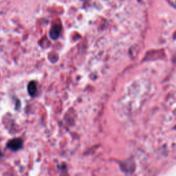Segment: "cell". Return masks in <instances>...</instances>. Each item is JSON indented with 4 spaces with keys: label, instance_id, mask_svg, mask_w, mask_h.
Segmentation results:
<instances>
[{
    "label": "cell",
    "instance_id": "1",
    "mask_svg": "<svg viewBox=\"0 0 176 176\" xmlns=\"http://www.w3.org/2000/svg\"><path fill=\"white\" fill-rule=\"evenodd\" d=\"M8 147L12 149V151H16L19 150L23 146V142L20 138H14L10 140L7 144Z\"/></svg>",
    "mask_w": 176,
    "mask_h": 176
},
{
    "label": "cell",
    "instance_id": "2",
    "mask_svg": "<svg viewBox=\"0 0 176 176\" xmlns=\"http://www.w3.org/2000/svg\"><path fill=\"white\" fill-rule=\"evenodd\" d=\"M28 91L30 95H32V96L35 95V94L36 93V85L35 83L31 82L30 84H29Z\"/></svg>",
    "mask_w": 176,
    "mask_h": 176
}]
</instances>
